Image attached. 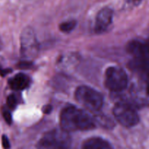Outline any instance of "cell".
Returning <instances> with one entry per match:
<instances>
[{"instance_id":"cell-1","label":"cell","mask_w":149,"mask_h":149,"mask_svg":"<svg viewBox=\"0 0 149 149\" xmlns=\"http://www.w3.org/2000/svg\"><path fill=\"white\" fill-rule=\"evenodd\" d=\"M61 128L67 132L84 131L93 129L95 122L85 111L73 106L63 109L60 116Z\"/></svg>"},{"instance_id":"cell-2","label":"cell","mask_w":149,"mask_h":149,"mask_svg":"<svg viewBox=\"0 0 149 149\" xmlns=\"http://www.w3.org/2000/svg\"><path fill=\"white\" fill-rule=\"evenodd\" d=\"M72 141L68 132L56 129L47 132L38 142V149H71Z\"/></svg>"},{"instance_id":"cell-3","label":"cell","mask_w":149,"mask_h":149,"mask_svg":"<svg viewBox=\"0 0 149 149\" xmlns=\"http://www.w3.org/2000/svg\"><path fill=\"white\" fill-rule=\"evenodd\" d=\"M75 98L85 109L98 111L103 104V95L88 86H80L75 92Z\"/></svg>"},{"instance_id":"cell-4","label":"cell","mask_w":149,"mask_h":149,"mask_svg":"<svg viewBox=\"0 0 149 149\" xmlns=\"http://www.w3.org/2000/svg\"><path fill=\"white\" fill-rule=\"evenodd\" d=\"M128 77L126 72L119 66H111L107 68L105 74V84L111 91L121 92L126 89Z\"/></svg>"},{"instance_id":"cell-5","label":"cell","mask_w":149,"mask_h":149,"mask_svg":"<svg viewBox=\"0 0 149 149\" xmlns=\"http://www.w3.org/2000/svg\"><path fill=\"white\" fill-rule=\"evenodd\" d=\"M113 113L117 122L125 127H132L139 122V116L133 106L125 102L115 105Z\"/></svg>"},{"instance_id":"cell-6","label":"cell","mask_w":149,"mask_h":149,"mask_svg":"<svg viewBox=\"0 0 149 149\" xmlns=\"http://www.w3.org/2000/svg\"><path fill=\"white\" fill-rule=\"evenodd\" d=\"M21 53L25 58H34L39 50V45L33 30L30 28L25 29L20 38Z\"/></svg>"},{"instance_id":"cell-7","label":"cell","mask_w":149,"mask_h":149,"mask_svg":"<svg viewBox=\"0 0 149 149\" xmlns=\"http://www.w3.org/2000/svg\"><path fill=\"white\" fill-rule=\"evenodd\" d=\"M130 94L135 105L141 107L149 106V86L144 80L132 86Z\"/></svg>"},{"instance_id":"cell-8","label":"cell","mask_w":149,"mask_h":149,"mask_svg":"<svg viewBox=\"0 0 149 149\" xmlns=\"http://www.w3.org/2000/svg\"><path fill=\"white\" fill-rule=\"evenodd\" d=\"M127 50L135 58L149 61V43L132 40L127 46Z\"/></svg>"},{"instance_id":"cell-9","label":"cell","mask_w":149,"mask_h":149,"mask_svg":"<svg viewBox=\"0 0 149 149\" xmlns=\"http://www.w3.org/2000/svg\"><path fill=\"white\" fill-rule=\"evenodd\" d=\"M113 15V10L109 7H104L99 11L96 17L95 26L96 33H103L108 29L112 22Z\"/></svg>"},{"instance_id":"cell-10","label":"cell","mask_w":149,"mask_h":149,"mask_svg":"<svg viewBox=\"0 0 149 149\" xmlns=\"http://www.w3.org/2000/svg\"><path fill=\"white\" fill-rule=\"evenodd\" d=\"M31 83V79L25 74H17L11 78L9 81V84L13 90L20 91L27 88Z\"/></svg>"},{"instance_id":"cell-11","label":"cell","mask_w":149,"mask_h":149,"mask_svg":"<svg viewBox=\"0 0 149 149\" xmlns=\"http://www.w3.org/2000/svg\"><path fill=\"white\" fill-rule=\"evenodd\" d=\"M82 149H113L108 141L100 138H91L84 143Z\"/></svg>"},{"instance_id":"cell-12","label":"cell","mask_w":149,"mask_h":149,"mask_svg":"<svg viewBox=\"0 0 149 149\" xmlns=\"http://www.w3.org/2000/svg\"><path fill=\"white\" fill-rule=\"evenodd\" d=\"M77 26V21L74 20H67V21L63 22L59 26L60 30L64 33H69L71 31L74 29Z\"/></svg>"},{"instance_id":"cell-13","label":"cell","mask_w":149,"mask_h":149,"mask_svg":"<svg viewBox=\"0 0 149 149\" xmlns=\"http://www.w3.org/2000/svg\"><path fill=\"white\" fill-rule=\"evenodd\" d=\"M7 106L10 109H15L17 104V99L15 95H10L7 99Z\"/></svg>"},{"instance_id":"cell-14","label":"cell","mask_w":149,"mask_h":149,"mask_svg":"<svg viewBox=\"0 0 149 149\" xmlns=\"http://www.w3.org/2000/svg\"><path fill=\"white\" fill-rule=\"evenodd\" d=\"M2 115H3V117H4V120L5 122H7L8 125H10L12 123V116H11V113H10V111L7 110V109H3V111H2Z\"/></svg>"},{"instance_id":"cell-15","label":"cell","mask_w":149,"mask_h":149,"mask_svg":"<svg viewBox=\"0 0 149 149\" xmlns=\"http://www.w3.org/2000/svg\"><path fill=\"white\" fill-rule=\"evenodd\" d=\"M2 146H3V148L4 149H9L10 147V142H9V140L7 138V137L6 135H3L2 136Z\"/></svg>"},{"instance_id":"cell-16","label":"cell","mask_w":149,"mask_h":149,"mask_svg":"<svg viewBox=\"0 0 149 149\" xmlns=\"http://www.w3.org/2000/svg\"><path fill=\"white\" fill-rule=\"evenodd\" d=\"M51 109H52V108H51L50 106H46L45 109H44V111H45V113H48L49 111H50Z\"/></svg>"},{"instance_id":"cell-17","label":"cell","mask_w":149,"mask_h":149,"mask_svg":"<svg viewBox=\"0 0 149 149\" xmlns=\"http://www.w3.org/2000/svg\"><path fill=\"white\" fill-rule=\"evenodd\" d=\"M141 1H142V0H129L130 2L132 3V4H139Z\"/></svg>"},{"instance_id":"cell-18","label":"cell","mask_w":149,"mask_h":149,"mask_svg":"<svg viewBox=\"0 0 149 149\" xmlns=\"http://www.w3.org/2000/svg\"><path fill=\"white\" fill-rule=\"evenodd\" d=\"M143 80L147 83V84H148V85L149 86V74H148V75L146 77L145 79H143Z\"/></svg>"},{"instance_id":"cell-19","label":"cell","mask_w":149,"mask_h":149,"mask_svg":"<svg viewBox=\"0 0 149 149\" xmlns=\"http://www.w3.org/2000/svg\"><path fill=\"white\" fill-rule=\"evenodd\" d=\"M2 48V42H1V38H0V49Z\"/></svg>"},{"instance_id":"cell-20","label":"cell","mask_w":149,"mask_h":149,"mask_svg":"<svg viewBox=\"0 0 149 149\" xmlns=\"http://www.w3.org/2000/svg\"><path fill=\"white\" fill-rule=\"evenodd\" d=\"M147 42H148V43H149V38H148V41H147Z\"/></svg>"}]
</instances>
